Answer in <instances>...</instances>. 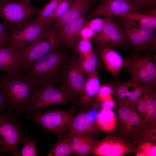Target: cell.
<instances>
[{
    "label": "cell",
    "mask_w": 156,
    "mask_h": 156,
    "mask_svg": "<svg viewBox=\"0 0 156 156\" xmlns=\"http://www.w3.org/2000/svg\"><path fill=\"white\" fill-rule=\"evenodd\" d=\"M77 44L79 60L84 58L94 51L92 44L89 40L81 38Z\"/></svg>",
    "instance_id": "obj_34"
},
{
    "label": "cell",
    "mask_w": 156,
    "mask_h": 156,
    "mask_svg": "<svg viewBox=\"0 0 156 156\" xmlns=\"http://www.w3.org/2000/svg\"><path fill=\"white\" fill-rule=\"evenodd\" d=\"M22 0L25 3L27 4H29L30 2L32 0Z\"/></svg>",
    "instance_id": "obj_43"
},
{
    "label": "cell",
    "mask_w": 156,
    "mask_h": 156,
    "mask_svg": "<svg viewBox=\"0 0 156 156\" xmlns=\"http://www.w3.org/2000/svg\"><path fill=\"white\" fill-rule=\"evenodd\" d=\"M118 16L122 19L135 22L140 25L153 29L156 28V8L150 10L145 13L129 12Z\"/></svg>",
    "instance_id": "obj_23"
},
{
    "label": "cell",
    "mask_w": 156,
    "mask_h": 156,
    "mask_svg": "<svg viewBox=\"0 0 156 156\" xmlns=\"http://www.w3.org/2000/svg\"><path fill=\"white\" fill-rule=\"evenodd\" d=\"M146 93L133 105L137 113L143 120L146 117Z\"/></svg>",
    "instance_id": "obj_38"
},
{
    "label": "cell",
    "mask_w": 156,
    "mask_h": 156,
    "mask_svg": "<svg viewBox=\"0 0 156 156\" xmlns=\"http://www.w3.org/2000/svg\"><path fill=\"white\" fill-rule=\"evenodd\" d=\"M22 149L19 152V156H38L36 149V143L34 140L25 137L21 142Z\"/></svg>",
    "instance_id": "obj_31"
},
{
    "label": "cell",
    "mask_w": 156,
    "mask_h": 156,
    "mask_svg": "<svg viewBox=\"0 0 156 156\" xmlns=\"http://www.w3.org/2000/svg\"><path fill=\"white\" fill-rule=\"evenodd\" d=\"M62 0H50L42 8H41L35 19L38 21L48 25L47 23V21L53 14Z\"/></svg>",
    "instance_id": "obj_27"
},
{
    "label": "cell",
    "mask_w": 156,
    "mask_h": 156,
    "mask_svg": "<svg viewBox=\"0 0 156 156\" xmlns=\"http://www.w3.org/2000/svg\"><path fill=\"white\" fill-rule=\"evenodd\" d=\"M1 145H2L1 142V140H0V147L1 146Z\"/></svg>",
    "instance_id": "obj_44"
},
{
    "label": "cell",
    "mask_w": 156,
    "mask_h": 156,
    "mask_svg": "<svg viewBox=\"0 0 156 156\" xmlns=\"http://www.w3.org/2000/svg\"><path fill=\"white\" fill-rule=\"evenodd\" d=\"M84 74L79 67L78 60L76 59L72 60L67 68L64 85L77 101L85 82Z\"/></svg>",
    "instance_id": "obj_18"
},
{
    "label": "cell",
    "mask_w": 156,
    "mask_h": 156,
    "mask_svg": "<svg viewBox=\"0 0 156 156\" xmlns=\"http://www.w3.org/2000/svg\"><path fill=\"white\" fill-rule=\"evenodd\" d=\"M116 110V128L118 129L120 137L124 140L142 139L148 127L134 107L133 108L129 105H123L119 106Z\"/></svg>",
    "instance_id": "obj_7"
},
{
    "label": "cell",
    "mask_w": 156,
    "mask_h": 156,
    "mask_svg": "<svg viewBox=\"0 0 156 156\" xmlns=\"http://www.w3.org/2000/svg\"><path fill=\"white\" fill-rule=\"evenodd\" d=\"M114 16H104L103 18L95 17L88 21L86 25L95 33L101 31L106 24Z\"/></svg>",
    "instance_id": "obj_32"
},
{
    "label": "cell",
    "mask_w": 156,
    "mask_h": 156,
    "mask_svg": "<svg viewBox=\"0 0 156 156\" xmlns=\"http://www.w3.org/2000/svg\"><path fill=\"white\" fill-rule=\"evenodd\" d=\"M98 74L96 70L87 75L85 83L79 94L77 102L84 108L89 106L101 86Z\"/></svg>",
    "instance_id": "obj_21"
},
{
    "label": "cell",
    "mask_w": 156,
    "mask_h": 156,
    "mask_svg": "<svg viewBox=\"0 0 156 156\" xmlns=\"http://www.w3.org/2000/svg\"><path fill=\"white\" fill-rule=\"evenodd\" d=\"M61 44L54 27H49L31 43L18 48L22 57L18 74L22 75L32 63L57 49Z\"/></svg>",
    "instance_id": "obj_3"
},
{
    "label": "cell",
    "mask_w": 156,
    "mask_h": 156,
    "mask_svg": "<svg viewBox=\"0 0 156 156\" xmlns=\"http://www.w3.org/2000/svg\"><path fill=\"white\" fill-rule=\"evenodd\" d=\"M146 12L156 8V0H128Z\"/></svg>",
    "instance_id": "obj_37"
},
{
    "label": "cell",
    "mask_w": 156,
    "mask_h": 156,
    "mask_svg": "<svg viewBox=\"0 0 156 156\" xmlns=\"http://www.w3.org/2000/svg\"><path fill=\"white\" fill-rule=\"evenodd\" d=\"M115 104L112 99H108L101 102V108L112 109L115 106Z\"/></svg>",
    "instance_id": "obj_41"
},
{
    "label": "cell",
    "mask_w": 156,
    "mask_h": 156,
    "mask_svg": "<svg viewBox=\"0 0 156 156\" xmlns=\"http://www.w3.org/2000/svg\"><path fill=\"white\" fill-rule=\"evenodd\" d=\"M97 112L95 110H92L74 116L67 130L69 134H78L93 138L100 130L96 122Z\"/></svg>",
    "instance_id": "obj_16"
},
{
    "label": "cell",
    "mask_w": 156,
    "mask_h": 156,
    "mask_svg": "<svg viewBox=\"0 0 156 156\" xmlns=\"http://www.w3.org/2000/svg\"><path fill=\"white\" fill-rule=\"evenodd\" d=\"M75 109L73 106L67 110L54 109L44 112L38 111L27 117L47 131L54 133L60 137L68 130Z\"/></svg>",
    "instance_id": "obj_9"
},
{
    "label": "cell",
    "mask_w": 156,
    "mask_h": 156,
    "mask_svg": "<svg viewBox=\"0 0 156 156\" xmlns=\"http://www.w3.org/2000/svg\"><path fill=\"white\" fill-rule=\"evenodd\" d=\"M95 34V32L90 27L85 25L81 29L79 33L81 38L90 40L92 39Z\"/></svg>",
    "instance_id": "obj_40"
},
{
    "label": "cell",
    "mask_w": 156,
    "mask_h": 156,
    "mask_svg": "<svg viewBox=\"0 0 156 156\" xmlns=\"http://www.w3.org/2000/svg\"><path fill=\"white\" fill-rule=\"evenodd\" d=\"M113 88L110 84H106L101 86L96 94L97 101L100 102L112 99Z\"/></svg>",
    "instance_id": "obj_35"
},
{
    "label": "cell",
    "mask_w": 156,
    "mask_h": 156,
    "mask_svg": "<svg viewBox=\"0 0 156 156\" xmlns=\"http://www.w3.org/2000/svg\"><path fill=\"white\" fill-rule=\"evenodd\" d=\"M8 31L0 22V47L8 46Z\"/></svg>",
    "instance_id": "obj_39"
},
{
    "label": "cell",
    "mask_w": 156,
    "mask_h": 156,
    "mask_svg": "<svg viewBox=\"0 0 156 156\" xmlns=\"http://www.w3.org/2000/svg\"><path fill=\"white\" fill-rule=\"evenodd\" d=\"M0 88L8 107L24 110L27 102L36 87L19 74H0Z\"/></svg>",
    "instance_id": "obj_2"
},
{
    "label": "cell",
    "mask_w": 156,
    "mask_h": 156,
    "mask_svg": "<svg viewBox=\"0 0 156 156\" xmlns=\"http://www.w3.org/2000/svg\"><path fill=\"white\" fill-rule=\"evenodd\" d=\"M90 0L92 1V0Z\"/></svg>",
    "instance_id": "obj_45"
},
{
    "label": "cell",
    "mask_w": 156,
    "mask_h": 156,
    "mask_svg": "<svg viewBox=\"0 0 156 156\" xmlns=\"http://www.w3.org/2000/svg\"><path fill=\"white\" fill-rule=\"evenodd\" d=\"M155 88L150 87L146 94V112L144 121L148 127L156 126V94Z\"/></svg>",
    "instance_id": "obj_25"
},
{
    "label": "cell",
    "mask_w": 156,
    "mask_h": 156,
    "mask_svg": "<svg viewBox=\"0 0 156 156\" xmlns=\"http://www.w3.org/2000/svg\"><path fill=\"white\" fill-rule=\"evenodd\" d=\"M87 21L84 16L62 25L55 26L56 34L61 43L69 47L77 44L81 39L80 31Z\"/></svg>",
    "instance_id": "obj_17"
},
{
    "label": "cell",
    "mask_w": 156,
    "mask_h": 156,
    "mask_svg": "<svg viewBox=\"0 0 156 156\" xmlns=\"http://www.w3.org/2000/svg\"><path fill=\"white\" fill-rule=\"evenodd\" d=\"M49 27L33 18L9 31L7 45L15 49L26 46L37 39Z\"/></svg>",
    "instance_id": "obj_11"
},
{
    "label": "cell",
    "mask_w": 156,
    "mask_h": 156,
    "mask_svg": "<svg viewBox=\"0 0 156 156\" xmlns=\"http://www.w3.org/2000/svg\"><path fill=\"white\" fill-rule=\"evenodd\" d=\"M96 122L100 130L106 132L112 131L116 128L117 117L112 109L101 108L97 112Z\"/></svg>",
    "instance_id": "obj_24"
},
{
    "label": "cell",
    "mask_w": 156,
    "mask_h": 156,
    "mask_svg": "<svg viewBox=\"0 0 156 156\" xmlns=\"http://www.w3.org/2000/svg\"><path fill=\"white\" fill-rule=\"evenodd\" d=\"M136 156H155L156 144L154 142L142 141L135 147Z\"/></svg>",
    "instance_id": "obj_29"
},
{
    "label": "cell",
    "mask_w": 156,
    "mask_h": 156,
    "mask_svg": "<svg viewBox=\"0 0 156 156\" xmlns=\"http://www.w3.org/2000/svg\"><path fill=\"white\" fill-rule=\"evenodd\" d=\"M98 54L107 70L115 79L124 67L125 60L113 48H98Z\"/></svg>",
    "instance_id": "obj_20"
},
{
    "label": "cell",
    "mask_w": 156,
    "mask_h": 156,
    "mask_svg": "<svg viewBox=\"0 0 156 156\" xmlns=\"http://www.w3.org/2000/svg\"><path fill=\"white\" fill-rule=\"evenodd\" d=\"M64 56L57 49L31 64L22 75L36 87L57 84Z\"/></svg>",
    "instance_id": "obj_1"
},
{
    "label": "cell",
    "mask_w": 156,
    "mask_h": 156,
    "mask_svg": "<svg viewBox=\"0 0 156 156\" xmlns=\"http://www.w3.org/2000/svg\"><path fill=\"white\" fill-rule=\"evenodd\" d=\"M145 11L128 0H102L98 7L86 16L90 19L101 16H118L129 12Z\"/></svg>",
    "instance_id": "obj_15"
},
{
    "label": "cell",
    "mask_w": 156,
    "mask_h": 156,
    "mask_svg": "<svg viewBox=\"0 0 156 156\" xmlns=\"http://www.w3.org/2000/svg\"><path fill=\"white\" fill-rule=\"evenodd\" d=\"M21 60L18 49L8 46L0 47V70L9 74H18Z\"/></svg>",
    "instance_id": "obj_19"
},
{
    "label": "cell",
    "mask_w": 156,
    "mask_h": 156,
    "mask_svg": "<svg viewBox=\"0 0 156 156\" xmlns=\"http://www.w3.org/2000/svg\"><path fill=\"white\" fill-rule=\"evenodd\" d=\"M72 0H62L60 3L53 15L49 19L47 23L50 26L58 19L61 17L68 10Z\"/></svg>",
    "instance_id": "obj_33"
},
{
    "label": "cell",
    "mask_w": 156,
    "mask_h": 156,
    "mask_svg": "<svg viewBox=\"0 0 156 156\" xmlns=\"http://www.w3.org/2000/svg\"><path fill=\"white\" fill-rule=\"evenodd\" d=\"M131 143L119 137L108 136L99 141L92 153L99 156H122L135 152Z\"/></svg>",
    "instance_id": "obj_14"
},
{
    "label": "cell",
    "mask_w": 156,
    "mask_h": 156,
    "mask_svg": "<svg viewBox=\"0 0 156 156\" xmlns=\"http://www.w3.org/2000/svg\"><path fill=\"white\" fill-rule=\"evenodd\" d=\"M91 39L98 48L119 47L127 50L129 46L125 31L114 18L106 24L101 31L95 33Z\"/></svg>",
    "instance_id": "obj_12"
},
{
    "label": "cell",
    "mask_w": 156,
    "mask_h": 156,
    "mask_svg": "<svg viewBox=\"0 0 156 156\" xmlns=\"http://www.w3.org/2000/svg\"><path fill=\"white\" fill-rule=\"evenodd\" d=\"M98 141L94 140L93 138L85 136L75 155L85 156L88 155L92 153Z\"/></svg>",
    "instance_id": "obj_30"
},
{
    "label": "cell",
    "mask_w": 156,
    "mask_h": 156,
    "mask_svg": "<svg viewBox=\"0 0 156 156\" xmlns=\"http://www.w3.org/2000/svg\"><path fill=\"white\" fill-rule=\"evenodd\" d=\"M120 24L126 33L129 46L135 53H143L144 55H152L156 48L155 29L128 20L123 19Z\"/></svg>",
    "instance_id": "obj_6"
},
{
    "label": "cell",
    "mask_w": 156,
    "mask_h": 156,
    "mask_svg": "<svg viewBox=\"0 0 156 156\" xmlns=\"http://www.w3.org/2000/svg\"><path fill=\"white\" fill-rule=\"evenodd\" d=\"M8 107L4 96L0 88V112H4Z\"/></svg>",
    "instance_id": "obj_42"
},
{
    "label": "cell",
    "mask_w": 156,
    "mask_h": 156,
    "mask_svg": "<svg viewBox=\"0 0 156 156\" xmlns=\"http://www.w3.org/2000/svg\"><path fill=\"white\" fill-rule=\"evenodd\" d=\"M116 102L126 103L133 106L146 93L149 88L131 79L124 82L117 81L111 83Z\"/></svg>",
    "instance_id": "obj_13"
},
{
    "label": "cell",
    "mask_w": 156,
    "mask_h": 156,
    "mask_svg": "<svg viewBox=\"0 0 156 156\" xmlns=\"http://www.w3.org/2000/svg\"><path fill=\"white\" fill-rule=\"evenodd\" d=\"M41 9L27 4L22 0H0V16L8 31L31 20Z\"/></svg>",
    "instance_id": "obj_5"
},
{
    "label": "cell",
    "mask_w": 156,
    "mask_h": 156,
    "mask_svg": "<svg viewBox=\"0 0 156 156\" xmlns=\"http://www.w3.org/2000/svg\"><path fill=\"white\" fill-rule=\"evenodd\" d=\"M86 135L76 134H69L66 137L70 148L74 154L75 155L76 151Z\"/></svg>",
    "instance_id": "obj_36"
},
{
    "label": "cell",
    "mask_w": 156,
    "mask_h": 156,
    "mask_svg": "<svg viewBox=\"0 0 156 156\" xmlns=\"http://www.w3.org/2000/svg\"><path fill=\"white\" fill-rule=\"evenodd\" d=\"M151 55L134 53L125 59L124 67L131 79L143 85L156 87V66Z\"/></svg>",
    "instance_id": "obj_8"
},
{
    "label": "cell",
    "mask_w": 156,
    "mask_h": 156,
    "mask_svg": "<svg viewBox=\"0 0 156 156\" xmlns=\"http://www.w3.org/2000/svg\"><path fill=\"white\" fill-rule=\"evenodd\" d=\"M90 0H72L67 12L53 23L59 27L85 16L91 6Z\"/></svg>",
    "instance_id": "obj_22"
},
{
    "label": "cell",
    "mask_w": 156,
    "mask_h": 156,
    "mask_svg": "<svg viewBox=\"0 0 156 156\" xmlns=\"http://www.w3.org/2000/svg\"><path fill=\"white\" fill-rule=\"evenodd\" d=\"M69 100V95L63 86L58 88L56 84H47L34 89L24 110L33 113L47 107L66 103Z\"/></svg>",
    "instance_id": "obj_4"
},
{
    "label": "cell",
    "mask_w": 156,
    "mask_h": 156,
    "mask_svg": "<svg viewBox=\"0 0 156 156\" xmlns=\"http://www.w3.org/2000/svg\"><path fill=\"white\" fill-rule=\"evenodd\" d=\"M78 62L79 67L84 74L87 75L96 70L98 59L94 51Z\"/></svg>",
    "instance_id": "obj_28"
},
{
    "label": "cell",
    "mask_w": 156,
    "mask_h": 156,
    "mask_svg": "<svg viewBox=\"0 0 156 156\" xmlns=\"http://www.w3.org/2000/svg\"><path fill=\"white\" fill-rule=\"evenodd\" d=\"M74 155L68 140L66 138L59 137L47 155L48 156H68Z\"/></svg>",
    "instance_id": "obj_26"
},
{
    "label": "cell",
    "mask_w": 156,
    "mask_h": 156,
    "mask_svg": "<svg viewBox=\"0 0 156 156\" xmlns=\"http://www.w3.org/2000/svg\"><path fill=\"white\" fill-rule=\"evenodd\" d=\"M25 137L19 125L12 117L4 112H0L1 151L19 156L17 147Z\"/></svg>",
    "instance_id": "obj_10"
}]
</instances>
